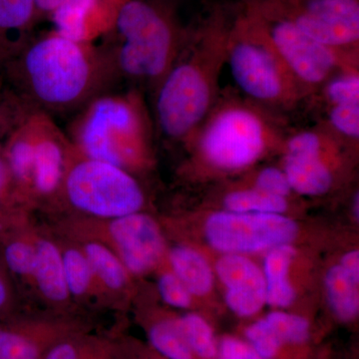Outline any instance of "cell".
Instances as JSON below:
<instances>
[{
    "instance_id": "9",
    "label": "cell",
    "mask_w": 359,
    "mask_h": 359,
    "mask_svg": "<svg viewBox=\"0 0 359 359\" xmlns=\"http://www.w3.org/2000/svg\"><path fill=\"white\" fill-rule=\"evenodd\" d=\"M320 43L358 51L359 0H255Z\"/></svg>"
},
{
    "instance_id": "27",
    "label": "cell",
    "mask_w": 359,
    "mask_h": 359,
    "mask_svg": "<svg viewBox=\"0 0 359 359\" xmlns=\"http://www.w3.org/2000/svg\"><path fill=\"white\" fill-rule=\"evenodd\" d=\"M2 263L7 271L21 278H32L36 261V248L32 243L18 237L4 236Z\"/></svg>"
},
{
    "instance_id": "17",
    "label": "cell",
    "mask_w": 359,
    "mask_h": 359,
    "mask_svg": "<svg viewBox=\"0 0 359 359\" xmlns=\"http://www.w3.org/2000/svg\"><path fill=\"white\" fill-rule=\"evenodd\" d=\"M294 257L295 250L290 244L269 250L264 257L262 271L266 283V304L273 308H287L297 297L290 280V269Z\"/></svg>"
},
{
    "instance_id": "7",
    "label": "cell",
    "mask_w": 359,
    "mask_h": 359,
    "mask_svg": "<svg viewBox=\"0 0 359 359\" xmlns=\"http://www.w3.org/2000/svg\"><path fill=\"white\" fill-rule=\"evenodd\" d=\"M243 7L263 28L306 96L323 88L340 71L358 68V51L320 43L255 0H243Z\"/></svg>"
},
{
    "instance_id": "28",
    "label": "cell",
    "mask_w": 359,
    "mask_h": 359,
    "mask_svg": "<svg viewBox=\"0 0 359 359\" xmlns=\"http://www.w3.org/2000/svg\"><path fill=\"white\" fill-rule=\"evenodd\" d=\"M327 106L359 103L358 68L340 71L321 88Z\"/></svg>"
},
{
    "instance_id": "3",
    "label": "cell",
    "mask_w": 359,
    "mask_h": 359,
    "mask_svg": "<svg viewBox=\"0 0 359 359\" xmlns=\"http://www.w3.org/2000/svg\"><path fill=\"white\" fill-rule=\"evenodd\" d=\"M187 43L172 9L159 0H122L100 47L115 77L156 87Z\"/></svg>"
},
{
    "instance_id": "14",
    "label": "cell",
    "mask_w": 359,
    "mask_h": 359,
    "mask_svg": "<svg viewBox=\"0 0 359 359\" xmlns=\"http://www.w3.org/2000/svg\"><path fill=\"white\" fill-rule=\"evenodd\" d=\"M78 332L63 323L0 321V359H43L54 344Z\"/></svg>"
},
{
    "instance_id": "12",
    "label": "cell",
    "mask_w": 359,
    "mask_h": 359,
    "mask_svg": "<svg viewBox=\"0 0 359 359\" xmlns=\"http://www.w3.org/2000/svg\"><path fill=\"white\" fill-rule=\"evenodd\" d=\"M108 236L115 254L132 275L154 269L164 252L165 241L157 222L144 212L110 219Z\"/></svg>"
},
{
    "instance_id": "23",
    "label": "cell",
    "mask_w": 359,
    "mask_h": 359,
    "mask_svg": "<svg viewBox=\"0 0 359 359\" xmlns=\"http://www.w3.org/2000/svg\"><path fill=\"white\" fill-rule=\"evenodd\" d=\"M223 205L226 211L256 214H283L287 209V198L269 195L252 187L229 192Z\"/></svg>"
},
{
    "instance_id": "1",
    "label": "cell",
    "mask_w": 359,
    "mask_h": 359,
    "mask_svg": "<svg viewBox=\"0 0 359 359\" xmlns=\"http://www.w3.org/2000/svg\"><path fill=\"white\" fill-rule=\"evenodd\" d=\"M8 63L35 111L48 115L81 109L116 78L100 47L55 30L32 37Z\"/></svg>"
},
{
    "instance_id": "11",
    "label": "cell",
    "mask_w": 359,
    "mask_h": 359,
    "mask_svg": "<svg viewBox=\"0 0 359 359\" xmlns=\"http://www.w3.org/2000/svg\"><path fill=\"white\" fill-rule=\"evenodd\" d=\"M339 139L327 126L304 130L285 138L282 169L292 192L314 197L332 190L334 173L330 156Z\"/></svg>"
},
{
    "instance_id": "8",
    "label": "cell",
    "mask_w": 359,
    "mask_h": 359,
    "mask_svg": "<svg viewBox=\"0 0 359 359\" xmlns=\"http://www.w3.org/2000/svg\"><path fill=\"white\" fill-rule=\"evenodd\" d=\"M77 211L114 219L141 212L145 196L131 172L78 154L71 160L60 189Z\"/></svg>"
},
{
    "instance_id": "33",
    "label": "cell",
    "mask_w": 359,
    "mask_h": 359,
    "mask_svg": "<svg viewBox=\"0 0 359 359\" xmlns=\"http://www.w3.org/2000/svg\"><path fill=\"white\" fill-rule=\"evenodd\" d=\"M252 188L269 195L287 198L292 192L287 176L283 169L266 167L257 174Z\"/></svg>"
},
{
    "instance_id": "38",
    "label": "cell",
    "mask_w": 359,
    "mask_h": 359,
    "mask_svg": "<svg viewBox=\"0 0 359 359\" xmlns=\"http://www.w3.org/2000/svg\"><path fill=\"white\" fill-rule=\"evenodd\" d=\"M358 204H359V198H358V193H356L355 197H354L353 200V212H354V216L356 217V219H358Z\"/></svg>"
},
{
    "instance_id": "16",
    "label": "cell",
    "mask_w": 359,
    "mask_h": 359,
    "mask_svg": "<svg viewBox=\"0 0 359 359\" xmlns=\"http://www.w3.org/2000/svg\"><path fill=\"white\" fill-rule=\"evenodd\" d=\"M35 0H0V63H8L32 39Z\"/></svg>"
},
{
    "instance_id": "29",
    "label": "cell",
    "mask_w": 359,
    "mask_h": 359,
    "mask_svg": "<svg viewBox=\"0 0 359 359\" xmlns=\"http://www.w3.org/2000/svg\"><path fill=\"white\" fill-rule=\"evenodd\" d=\"M283 344H302L308 340L309 323L306 318L285 311H273L264 318Z\"/></svg>"
},
{
    "instance_id": "24",
    "label": "cell",
    "mask_w": 359,
    "mask_h": 359,
    "mask_svg": "<svg viewBox=\"0 0 359 359\" xmlns=\"http://www.w3.org/2000/svg\"><path fill=\"white\" fill-rule=\"evenodd\" d=\"M149 340L155 351L167 359H193V353L184 337L178 318L155 321L148 330Z\"/></svg>"
},
{
    "instance_id": "2",
    "label": "cell",
    "mask_w": 359,
    "mask_h": 359,
    "mask_svg": "<svg viewBox=\"0 0 359 359\" xmlns=\"http://www.w3.org/2000/svg\"><path fill=\"white\" fill-rule=\"evenodd\" d=\"M231 20L222 9L214 11L155 87L156 121L168 138L188 140L218 101Z\"/></svg>"
},
{
    "instance_id": "26",
    "label": "cell",
    "mask_w": 359,
    "mask_h": 359,
    "mask_svg": "<svg viewBox=\"0 0 359 359\" xmlns=\"http://www.w3.org/2000/svg\"><path fill=\"white\" fill-rule=\"evenodd\" d=\"M178 321L193 353L205 359L216 356V340L207 320L199 314L187 313L178 318Z\"/></svg>"
},
{
    "instance_id": "15",
    "label": "cell",
    "mask_w": 359,
    "mask_h": 359,
    "mask_svg": "<svg viewBox=\"0 0 359 359\" xmlns=\"http://www.w3.org/2000/svg\"><path fill=\"white\" fill-rule=\"evenodd\" d=\"M359 252L351 250L328 269L325 287L328 304L340 320L351 321L359 313Z\"/></svg>"
},
{
    "instance_id": "35",
    "label": "cell",
    "mask_w": 359,
    "mask_h": 359,
    "mask_svg": "<svg viewBox=\"0 0 359 359\" xmlns=\"http://www.w3.org/2000/svg\"><path fill=\"white\" fill-rule=\"evenodd\" d=\"M15 192L13 180H11V172L6 160L0 156V231L6 229V223L8 222V205L13 199Z\"/></svg>"
},
{
    "instance_id": "30",
    "label": "cell",
    "mask_w": 359,
    "mask_h": 359,
    "mask_svg": "<svg viewBox=\"0 0 359 359\" xmlns=\"http://www.w3.org/2000/svg\"><path fill=\"white\" fill-rule=\"evenodd\" d=\"M327 127L341 139L358 142L359 103L328 106Z\"/></svg>"
},
{
    "instance_id": "31",
    "label": "cell",
    "mask_w": 359,
    "mask_h": 359,
    "mask_svg": "<svg viewBox=\"0 0 359 359\" xmlns=\"http://www.w3.org/2000/svg\"><path fill=\"white\" fill-rule=\"evenodd\" d=\"M245 337L249 340L248 344L264 359L275 358L283 346V342L264 318L250 325L245 332Z\"/></svg>"
},
{
    "instance_id": "6",
    "label": "cell",
    "mask_w": 359,
    "mask_h": 359,
    "mask_svg": "<svg viewBox=\"0 0 359 359\" xmlns=\"http://www.w3.org/2000/svg\"><path fill=\"white\" fill-rule=\"evenodd\" d=\"M226 63L238 88L262 107L290 108L306 96L263 28L243 6L231 20Z\"/></svg>"
},
{
    "instance_id": "32",
    "label": "cell",
    "mask_w": 359,
    "mask_h": 359,
    "mask_svg": "<svg viewBox=\"0 0 359 359\" xmlns=\"http://www.w3.org/2000/svg\"><path fill=\"white\" fill-rule=\"evenodd\" d=\"M158 290L163 301L170 306L184 309L192 304V294L172 271L160 276Z\"/></svg>"
},
{
    "instance_id": "34",
    "label": "cell",
    "mask_w": 359,
    "mask_h": 359,
    "mask_svg": "<svg viewBox=\"0 0 359 359\" xmlns=\"http://www.w3.org/2000/svg\"><path fill=\"white\" fill-rule=\"evenodd\" d=\"M217 354L219 359H264L248 342L231 337L221 340Z\"/></svg>"
},
{
    "instance_id": "39",
    "label": "cell",
    "mask_w": 359,
    "mask_h": 359,
    "mask_svg": "<svg viewBox=\"0 0 359 359\" xmlns=\"http://www.w3.org/2000/svg\"><path fill=\"white\" fill-rule=\"evenodd\" d=\"M0 156H1V153H0Z\"/></svg>"
},
{
    "instance_id": "4",
    "label": "cell",
    "mask_w": 359,
    "mask_h": 359,
    "mask_svg": "<svg viewBox=\"0 0 359 359\" xmlns=\"http://www.w3.org/2000/svg\"><path fill=\"white\" fill-rule=\"evenodd\" d=\"M78 154L131 172L149 164L153 128L141 94L105 91L80 109L71 127Z\"/></svg>"
},
{
    "instance_id": "25",
    "label": "cell",
    "mask_w": 359,
    "mask_h": 359,
    "mask_svg": "<svg viewBox=\"0 0 359 359\" xmlns=\"http://www.w3.org/2000/svg\"><path fill=\"white\" fill-rule=\"evenodd\" d=\"M62 259L69 294L82 297L89 294L96 280L83 250L77 248L65 250Z\"/></svg>"
},
{
    "instance_id": "36",
    "label": "cell",
    "mask_w": 359,
    "mask_h": 359,
    "mask_svg": "<svg viewBox=\"0 0 359 359\" xmlns=\"http://www.w3.org/2000/svg\"><path fill=\"white\" fill-rule=\"evenodd\" d=\"M6 271L4 264L0 263V318L6 316L13 301V287Z\"/></svg>"
},
{
    "instance_id": "19",
    "label": "cell",
    "mask_w": 359,
    "mask_h": 359,
    "mask_svg": "<svg viewBox=\"0 0 359 359\" xmlns=\"http://www.w3.org/2000/svg\"><path fill=\"white\" fill-rule=\"evenodd\" d=\"M170 266L192 295L209 294L214 285V271L198 250L186 245L174 248L169 254Z\"/></svg>"
},
{
    "instance_id": "37",
    "label": "cell",
    "mask_w": 359,
    "mask_h": 359,
    "mask_svg": "<svg viewBox=\"0 0 359 359\" xmlns=\"http://www.w3.org/2000/svg\"><path fill=\"white\" fill-rule=\"evenodd\" d=\"M62 2L63 0H35L39 18H40V16H50L51 13H53Z\"/></svg>"
},
{
    "instance_id": "10",
    "label": "cell",
    "mask_w": 359,
    "mask_h": 359,
    "mask_svg": "<svg viewBox=\"0 0 359 359\" xmlns=\"http://www.w3.org/2000/svg\"><path fill=\"white\" fill-rule=\"evenodd\" d=\"M299 226L283 214L219 211L205 221V235L211 247L224 254H252L290 245Z\"/></svg>"
},
{
    "instance_id": "18",
    "label": "cell",
    "mask_w": 359,
    "mask_h": 359,
    "mask_svg": "<svg viewBox=\"0 0 359 359\" xmlns=\"http://www.w3.org/2000/svg\"><path fill=\"white\" fill-rule=\"evenodd\" d=\"M36 261L32 278L40 294L53 304H62L70 297L66 285L62 252L48 240H40L35 245Z\"/></svg>"
},
{
    "instance_id": "13",
    "label": "cell",
    "mask_w": 359,
    "mask_h": 359,
    "mask_svg": "<svg viewBox=\"0 0 359 359\" xmlns=\"http://www.w3.org/2000/svg\"><path fill=\"white\" fill-rule=\"evenodd\" d=\"M216 273L226 287V306L242 318L259 313L266 304L263 271L249 257L224 254L216 264Z\"/></svg>"
},
{
    "instance_id": "20",
    "label": "cell",
    "mask_w": 359,
    "mask_h": 359,
    "mask_svg": "<svg viewBox=\"0 0 359 359\" xmlns=\"http://www.w3.org/2000/svg\"><path fill=\"white\" fill-rule=\"evenodd\" d=\"M100 0H63L49 18L55 32L69 39L90 42V20L98 8Z\"/></svg>"
},
{
    "instance_id": "5",
    "label": "cell",
    "mask_w": 359,
    "mask_h": 359,
    "mask_svg": "<svg viewBox=\"0 0 359 359\" xmlns=\"http://www.w3.org/2000/svg\"><path fill=\"white\" fill-rule=\"evenodd\" d=\"M252 101L222 99L188 139L201 162L219 172L243 171L283 145L282 128Z\"/></svg>"
},
{
    "instance_id": "21",
    "label": "cell",
    "mask_w": 359,
    "mask_h": 359,
    "mask_svg": "<svg viewBox=\"0 0 359 359\" xmlns=\"http://www.w3.org/2000/svg\"><path fill=\"white\" fill-rule=\"evenodd\" d=\"M82 250L88 259L96 280L112 292L124 289L129 273L114 250L99 242H88Z\"/></svg>"
},
{
    "instance_id": "22",
    "label": "cell",
    "mask_w": 359,
    "mask_h": 359,
    "mask_svg": "<svg viewBox=\"0 0 359 359\" xmlns=\"http://www.w3.org/2000/svg\"><path fill=\"white\" fill-rule=\"evenodd\" d=\"M43 359H118V356L115 344L79 332L54 344Z\"/></svg>"
}]
</instances>
